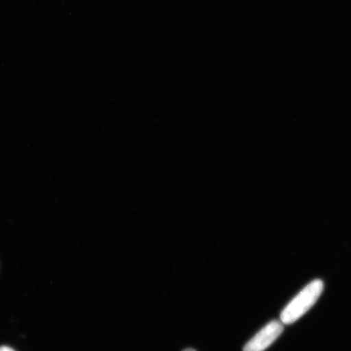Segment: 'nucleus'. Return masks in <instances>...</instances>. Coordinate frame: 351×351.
<instances>
[{
	"label": "nucleus",
	"instance_id": "f03ea898",
	"mask_svg": "<svg viewBox=\"0 0 351 351\" xmlns=\"http://www.w3.org/2000/svg\"><path fill=\"white\" fill-rule=\"evenodd\" d=\"M283 330L284 324L280 320H271L245 345L243 351H265L278 339Z\"/></svg>",
	"mask_w": 351,
	"mask_h": 351
},
{
	"label": "nucleus",
	"instance_id": "7ed1b4c3",
	"mask_svg": "<svg viewBox=\"0 0 351 351\" xmlns=\"http://www.w3.org/2000/svg\"><path fill=\"white\" fill-rule=\"evenodd\" d=\"M0 351H15L12 348H10V346H0Z\"/></svg>",
	"mask_w": 351,
	"mask_h": 351
},
{
	"label": "nucleus",
	"instance_id": "f257e3e1",
	"mask_svg": "<svg viewBox=\"0 0 351 351\" xmlns=\"http://www.w3.org/2000/svg\"><path fill=\"white\" fill-rule=\"evenodd\" d=\"M324 285L322 280H315L306 285L289 302L280 314V322L284 326L293 324L313 307L324 291Z\"/></svg>",
	"mask_w": 351,
	"mask_h": 351
},
{
	"label": "nucleus",
	"instance_id": "20e7f679",
	"mask_svg": "<svg viewBox=\"0 0 351 351\" xmlns=\"http://www.w3.org/2000/svg\"><path fill=\"white\" fill-rule=\"evenodd\" d=\"M184 351H196L195 350H193V349H186Z\"/></svg>",
	"mask_w": 351,
	"mask_h": 351
}]
</instances>
